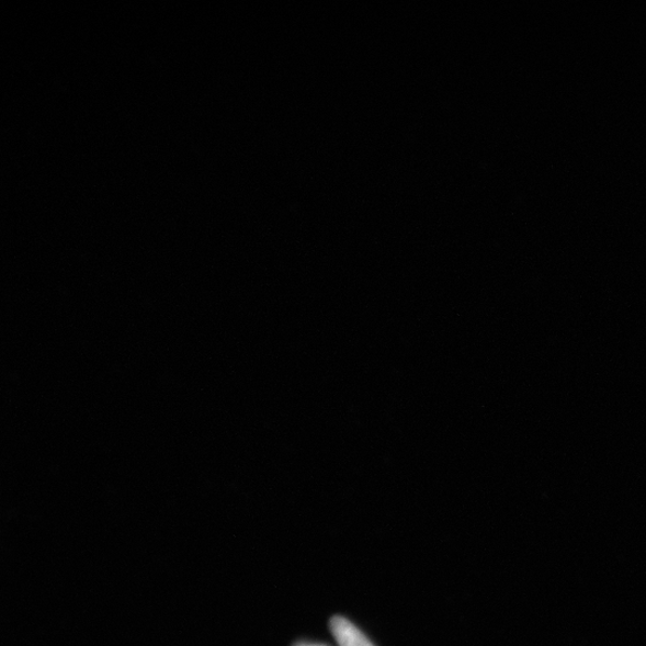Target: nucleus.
<instances>
[{
	"instance_id": "f03ea898",
	"label": "nucleus",
	"mask_w": 646,
	"mask_h": 646,
	"mask_svg": "<svg viewBox=\"0 0 646 646\" xmlns=\"http://www.w3.org/2000/svg\"><path fill=\"white\" fill-rule=\"evenodd\" d=\"M295 646H325L321 644H311V643H297Z\"/></svg>"
},
{
	"instance_id": "f257e3e1",
	"label": "nucleus",
	"mask_w": 646,
	"mask_h": 646,
	"mask_svg": "<svg viewBox=\"0 0 646 646\" xmlns=\"http://www.w3.org/2000/svg\"><path fill=\"white\" fill-rule=\"evenodd\" d=\"M331 631L339 646H374L363 632L345 617H333Z\"/></svg>"
}]
</instances>
